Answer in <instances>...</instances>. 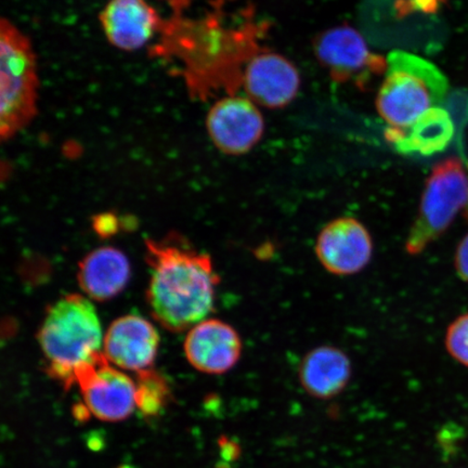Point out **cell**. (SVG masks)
Wrapping results in <instances>:
<instances>
[{
    "mask_svg": "<svg viewBox=\"0 0 468 468\" xmlns=\"http://www.w3.org/2000/svg\"><path fill=\"white\" fill-rule=\"evenodd\" d=\"M145 247L151 269L146 297L154 318L173 332L204 321L213 310L219 282L210 257L177 238L148 239Z\"/></svg>",
    "mask_w": 468,
    "mask_h": 468,
    "instance_id": "6da1fadb",
    "label": "cell"
},
{
    "mask_svg": "<svg viewBox=\"0 0 468 468\" xmlns=\"http://www.w3.org/2000/svg\"><path fill=\"white\" fill-rule=\"evenodd\" d=\"M102 339L92 303L80 295L62 297L48 310L38 333L47 372L71 388L86 368L104 356Z\"/></svg>",
    "mask_w": 468,
    "mask_h": 468,
    "instance_id": "7a4b0ae2",
    "label": "cell"
},
{
    "mask_svg": "<svg viewBox=\"0 0 468 468\" xmlns=\"http://www.w3.org/2000/svg\"><path fill=\"white\" fill-rule=\"evenodd\" d=\"M446 76L434 63L403 50L391 51L377 108L389 127L405 128L438 108L447 96Z\"/></svg>",
    "mask_w": 468,
    "mask_h": 468,
    "instance_id": "3957f363",
    "label": "cell"
},
{
    "mask_svg": "<svg viewBox=\"0 0 468 468\" xmlns=\"http://www.w3.org/2000/svg\"><path fill=\"white\" fill-rule=\"evenodd\" d=\"M39 78L31 40L13 22L0 23V137L13 139L37 114Z\"/></svg>",
    "mask_w": 468,
    "mask_h": 468,
    "instance_id": "277c9868",
    "label": "cell"
},
{
    "mask_svg": "<svg viewBox=\"0 0 468 468\" xmlns=\"http://www.w3.org/2000/svg\"><path fill=\"white\" fill-rule=\"evenodd\" d=\"M468 203V177L456 157L438 163L426 181L418 218L406 242L410 255H419L436 241Z\"/></svg>",
    "mask_w": 468,
    "mask_h": 468,
    "instance_id": "5b68a950",
    "label": "cell"
},
{
    "mask_svg": "<svg viewBox=\"0 0 468 468\" xmlns=\"http://www.w3.org/2000/svg\"><path fill=\"white\" fill-rule=\"evenodd\" d=\"M314 49L337 83L366 87L388 69V58L368 49L362 35L349 26L326 29L315 38Z\"/></svg>",
    "mask_w": 468,
    "mask_h": 468,
    "instance_id": "8992f818",
    "label": "cell"
},
{
    "mask_svg": "<svg viewBox=\"0 0 468 468\" xmlns=\"http://www.w3.org/2000/svg\"><path fill=\"white\" fill-rule=\"evenodd\" d=\"M207 131L210 142L222 154L243 155L261 142L265 121L250 98L227 95L208 110Z\"/></svg>",
    "mask_w": 468,
    "mask_h": 468,
    "instance_id": "52a82bcc",
    "label": "cell"
},
{
    "mask_svg": "<svg viewBox=\"0 0 468 468\" xmlns=\"http://www.w3.org/2000/svg\"><path fill=\"white\" fill-rule=\"evenodd\" d=\"M314 250L327 272L339 277L354 276L370 263L373 239L361 221L341 218L322 228Z\"/></svg>",
    "mask_w": 468,
    "mask_h": 468,
    "instance_id": "ba28073f",
    "label": "cell"
},
{
    "mask_svg": "<svg viewBox=\"0 0 468 468\" xmlns=\"http://www.w3.org/2000/svg\"><path fill=\"white\" fill-rule=\"evenodd\" d=\"M76 384L87 409L105 422L124 420L137 407V385L127 374L111 366L105 356L86 368Z\"/></svg>",
    "mask_w": 468,
    "mask_h": 468,
    "instance_id": "9c48e42d",
    "label": "cell"
},
{
    "mask_svg": "<svg viewBox=\"0 0 468 468\" xmlns=\"http://www.w3.org/2000/svg\"><path fill=\"white\" fill-rule=\"evenodd\" d=\"M242 87L251 101L268 109H281L297 96L301 75L285 57L261 50L245 66Z\"/></svg>",
    "mask_w": 468,
    "mask_h": 468,
    "instance_id": "30bf717a",
    "label": "cell"
},
{
    "mask_svg": "<svg viewBox=\"0 0 468 468\" xmlns=\"http://www.w3.org/2000/svg\"><path fill=\"white\" fill-rule=\"evenodd\" d=\"M99 22L108 42L126 52L144 48L165 26L148 0H109Z\"/></svg>",
    "mask_w": 468,
    "mask_h": 468,
    "instance_id": "8fae6325",
    "label": "cell"
},
{
    "mask_svg": "<svg viewBox=\"0 0 468 468\" xmlns=\"http://www.w3.org/2000/svg\"><path fill=\"white\" fill-rule=\"evenodd\" d=\"M155 327L137 314H127L110 325L103 338V354L110 364L122 370L149 371L159 349Z\"/></svg>",
    "mask_w": 468,
    "mask_h": 468,
    "instance_id": "7c38bea8",
    "label": "cell"
},
{
    "mask_svg": "<svg viewBox=\"0 0 468 468\" xmlns=\"http://www.w3.org/2000/svg\"><path fill=\"white\" fill-rule=\"evenodd\" d=\"M185 353L197 370L222 374L230 371L241 358L242 341L226 322L204 320L190 329L185 341Z\"/></svg>",
    "mask_w": 468,
    "mask_h": 468,
    "instance_id": "4fadbf2b",
    "label": "cell"
},
{
    "mask_svg": "<svg viewBox=\"0 0 468 468\" xmlns=\"http://www.w3.org/2000/svg\"><path fill=\"white\" fill-rule=\"evenodd\" d=\"M454 125L446 110L434 108L405 128L388 127L386 139L397 152L405 155L430 156L448 148Z\"/></svg>",
    "mask_w": 468,
    "mask_h": 468,
    "instance_id": "5bb4252c",
    "label": "cell"
},
{
    "mask_svg": "<svg viewBox=\"0 0 468 468\" xmlns=\"http://www.w3.org/2000/svg\"><path fill=\"white\" fill-rule=\"evenodd\" d=\"M351 373L349 356L341 348L319 346L303 356L300 380L310 396L331 399L347 388Z\"/></svg>",
    "mask_w": 468,
    "mask_h": 468,
    "instance_id": "9a60e30c",
    "label": "cell"
},
{
    "mask_svg": "<svg viewBox=\"0 0 468 468\" xmlns=\"http://www.w3.org/2000/svg\"><path fill=\"white\" fill-rule=\"evenodd\" d=\"M130 278V261L114 248L93 250L80 262L79 283L91 300L104 302L119 295Z\"/></svg>",
    "mask_w": 468,
    "mask_h": 468,
    "instance_id": "2e32d148",
    "label": "cell"
},
{
    "mask_svg": "<svg viewBox=\"0 0 468 468\" xmlns=\"http://www.w3.org/2000/svg\"><path fill=\"white\" fill-rule=\"evenodd\" d=\"M137 386V407L146 414L159 411L166 397V386L151 370L140 373Z\"/></svg>",
    "mask_w": 468,
    "mask_h": 468,
    "instance_id": "e0dca14e",
    "label": "cell"
},
{
    "mask_svg": "<svg viewBox=\"0 0 468 468\" xmlns=\"http://www.w3.org/2000/svg\"><path fill=\"white\" fill-rule=\"evenodd\" d=\"M446 347L453 359L468 367V314L461 315L450 324Z\"/></svg>",
    "mask_w": 468,
    "mask_h": 468,
    "instance_id": "ac0fdd59",
    "label": "cell"
},
{
    "mask_svg": "<svg viewBox=\"0 0 468 468\" xmlns=\"http://www.w3.org/2000/svg\"><path fill=\"white\" fill-rule=\"evenodd\" d=\"M455 268L459 277L468 283V234L462 239L456 250Z\"/></svg>",
    "mask_w": 468,
    "mask_h": 468,
    "instance_id": "d6986e66",
    "label": "cell"
},
{
    "mask_svg": "<svg viewBox=\"0 0 468 468\" xmlns=\"http://www.w3.org/2000/svg\"><path fill=\"white\" fill-rule=\"evenodd\" d=\"M96 230L101 234L113 233L117 227L116 221L112 218V216L104 215L97 219L95 224Z\"/></svg>",
    "mask_w": 468,
    "mask_h": 468,
    "instance_id": "ffe728a7",
    "label": "cell"
},
{
    "mask_svg": "<svg viewBox=\"0 0 468 468\" xmlns=\"http://www.w3.org/2000/svg\"><path fill=\"white\" fill-rule=\"evenodd\" d=\"M414 7L423 11H434L439 8L442 0H412Z\"/></svg>",
    "mask_w": 468,
    "mask_h": 468,
    "instance_id": "44dd1931",
    "label": "cell"
}]
</instances>
